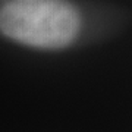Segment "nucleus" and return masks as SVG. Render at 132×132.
Listing matches in <instances>:
<instances>
[{
	"label": "nucleus",
	"mask_w": 132,
	"mask_h": 132,
	"mask_svg": "<svg viewBox=\"0 0 132 132\" xmlns=\"http://www.w3.org/2000/svg\"><path fill=\"white\" fill-rule=\"evenodd\" d=\"M81 29L78 10L63 0H29L0 10V31L6 37L38 48H63Z\"/></svg>",
	"instance_id": "f257e3e1"
}]
</instances>
